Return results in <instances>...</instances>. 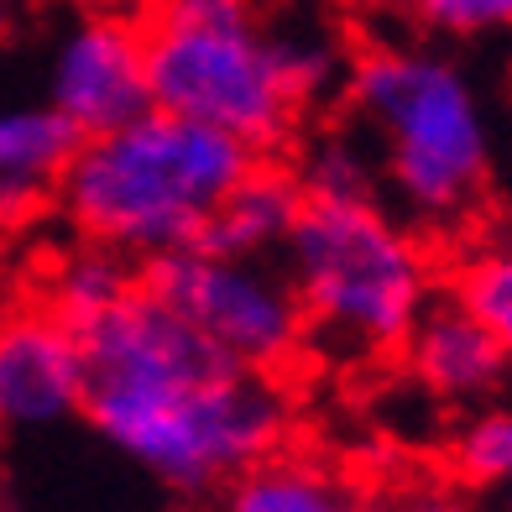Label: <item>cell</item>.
<instances>
[{
  "label": "cell",
  "instance_id": "obj_8",
  "mask_svg": "<svg viewBox=\"0 0 512 512\" xmlns=\"http://www.w3.org/2000/svg\"><path fill=\"white\" fill-rule=\"evenodd\" d=\"M84 340L53 309H16L0 319V434L53 429L84 413Z\"/></svg>",
  "mask_w": 512,
  "mask_h": 512
},
{
  "label": "cell",
  "instance_id": "obj_21",
  "mask_svg": "<svg viewBox=\"0 0 512 512\" xmlns=\"http://www.w3.org/2000/svg\"><path fill=\"white\" fill-rule=\"evenodd\" d=\"M32 6H58V11H105L115 0H32Z\"/></svg>",
  "mask_w": 512,
  "mask_h": 512
},
{
  "label": "cell",
  "instance_id": "obj_17",
  "mask_svg": "<svg viewBox=\"0 0 512 512\" xmlns=\"http://www.w3.org/2000/svg\"><path fill=\"white\" fill-rule=\"evenodd\" d=\"M450 465L471 486H512V403H481L450 439Z\"/></svg>",
  "mask_w": 512,
  "mask_h": 512
},
{
  "label": "cell",
  "instance_id": "obj_14",
  "mask_svg": "<svg viewBox=\"0 0 512 512\" xmlns=\"http://www.w3.org/2000/svg\"><path fill=\"white\" fill-rule=\"evenodd\" d=\"M131 288H136V277H131L126 256L84 241L79 251H68L63 262L53 267V277H48V309L58 319H68L74 330H84V324H95L105 309L121 304Z\"/></svg>",
  "mask_w": 512,
  "mask_h": 512
},
{
  "label": "cell",
  "instance_id": "obj_13",
  "mask_svg": "<svg viewBox=\"0 0 512 512\" xmlns=\"http://www.w3.org/2000/svg\"><path fill=\"white\" fill-rule=\"evenodd\" d=\"M215 512H361L356 492L314 460L272 455L220 486Z\"/></svg>",
  "mask_w": 512,
  "mask_h": 512
},
{
  "label": "cell",
  "instance_id": "obj_7",
  "mask_svg": "<svg viewBox=\"0 0 512 512\" xmlns=\"http://www.w3.org/2000/svg\"><path fill=\"white\" fill-rule=\"evenodd\" d=\"M48 105L74 126L79 142L131 126L152 110L147 42L142 21L121 11H79L53 42L48 58Z\"/></svg>",
  "mask_w": 512,
  "mask_h": 512
},
{
  "label": "cell",
  "instance_id": "obj_9",
  "mask_svg": "<svg viewBox=\"0 0 512 512\" xmlns=\"http://www.w3.org/2000/svg\"><path fill=\"white\" fill-rule=\"evenodd\" d=\"M403 356L413 382L439 403H460V408H481L492 403L502 382L512 377V361L497 345V335L460 304V298H434L418 314V324L403 340Z\"/></svg>",
  "mask_w": 512,
  "mask_h": 512
},
{
  "label": "cell",
  "instance_id": "obj_18",
  "mask_svg": "<svg viewBox=\"0 0 512 512\" xmlns=\"http://www.w3.org/2000/svg\"><path fill=\"white\" fill-rule=\"evenodd\" d=\"M418 21L434 37H497L512 32V0H424Z\"/></svg>",
  "mask_w": 512,
  "mask_h": 512
},
{
  "label": "cell",
  "instance_id": "obj_6",
  "mask_svg": "<svg viewBox=\"0 0 512 512\" xmlns=\"http://www.w3.org/2000/svg\"><path fill=\"white\" fill-rule=\"evenodd\" d=\"M142 288L168 304L189 330H199L225 361L246 371H283L309 340L304 304L267 256H220V251H168L152 256Z\"/></svg>",
  "mask_w": 512,
  "mask_h": 512
},
{
  "label": "cell",
  "instance_id": "obj_22",
  "mask_svg": "<svg viewBox=\"0 0 512 512\" xmlns=\"http://www.w3.org/2000/svg\"><path fill=\"white\" fill-rule=\"evenodd\" d=\"M6 21H11V11H6V0H0V32H6Z\"/></svg>",
  "mask_w": 512,
  "mask_h": 512
},
{
  "label": "cell",
  "instance_id": "obj_20",
  "mask_svg": "<svg viewBox=\"0 0 512 512\" xmlns=\"http://www.w3.org/2000/svg\"><path fill=\"white\" fill-rule=\"evenodd\" d=\"M351 6L366 11V16H382V21H403V16L424 11V0H351Z\"/></svg>",
  "mask_w": 512,
  "mask_h": 512
},
{
  "label": "cell",
  "instance_id": "obj_10",
  "mask_svg": "<svg viewBox=\"0 0 512 512\" xmlns=\"http://www.w3.org/2000/svg\"><path fill=\"white\" fill-rule=\"evenodd\" d=\"M304 189H298L293 168H272V162H256V168L230 189V199L209 215L199 246L220 251V256H272L283 251L298 215H304Z\"/></svg>",
  "mask_w": 512,
  "mask_h": 512
},
{
  "label": "cell",
  "instance_id": "obj_15",
  "mask_svg": "<svg viewBox=\"0 0 512 512\" xmlns=\"http://www.w3.org/2000/svg\"><path fill=\"white\" fill-rule=\"evenodd\" d=\"M293 173L304 199H377V157L345 131L309 142Z\"/></svg>",
  "mask_w": 512,
  "mask_h": 512
},
{
  "label": "cell",
  "instance_id": "obj_3",
  "mask_svg": "<svg viewBox=\"0 0 512 512\" xmlns=\"http://www.w3.org/2000/svg\"><path fill=\"white\" fill-rule=\"evenodd\" d=\"M345 100L377 131L382 178L413 220L471 215L492 178V131L460 63L413 42H377L351 58Z\"/></svg>",
  "mask_w": 512,
  "mask_h": 512
},
{
  "label": "cell",
  "instance_id": "obj_19",
  "mask_svg": "<svg viewBox=\"0 0 512 512\" xmlns=\"http://www.w3.org/2000/svg\"><path fill=\"white\" fill-rule=\"evenodd\" d=\"M361 512H471L455 492H439V486H413V492L398 497H382L377 507H361Z\"/></svg>",
  "mask_w": 512,
  "mask_h": 512
},
{
  "label": "cell",
  "instance_id": "obj_2",
  "mask_svg": "<svg viewBox=\"0 0 512 512\" xmlns=\"http://www.w3.org/2000/svg\"><path fill=\"white\" fill-rule=\"evenodd\" d=\"M256 162L262 157L236 136L147 110L131 126L74 147L58 173V204L89 246L152 262L199 246L209 215Z\"/></svg>",
  "mask_w": 512,
  "mask_h": 512
},
{
  "label": "cell",
  "instance_id": "obj_12",
  "mask_svg": "<svg viewBox=\"0 0 512 512\" xmlns=\"http://www.w3.org/2000/svg\"><path fill=\"white\" fill-rule=\"evenodd\" d=\"M262 21L272 37V53L304 105L324 100L335 84H345L351 53H345V32L324 0H277L272 11H262Z\"/></svg>",
  "mask_w": 512,
  "mask_h": 512
},
{
  "label": "cell",
  "instance_id": "obj_4",
  "mask_svg": "<svg viewBox=\"0 0 512 512\" xmlns=\"http://www.w3.org/2000/svg\"><path fill=\"white\" fill-rule=\"evenodd\" d=\"M283 272L309 330L356 356L403 351L434 304L429 251L382 199H309L283 246Z\"/></svg>",
  "mask_w": 512,
  "mask_h": 512
},
{
  "label": "cell",
  "instance_id": "obj_11",
  "mask_svg": "<svg viewBox=\"0 0 512 512\" xmlns=\"http://www.w3.org/2000/svg\"><path fill=\"white\" fill-rule=\"evenodd\" d=\"M79 136L53 105L0 110V220H16L58 183L63 162L74 157Z\"/></svg>",
  "mask_w": 512,
  "mask_h": 512
},
{
  "label": "cell",
  "instance_id": "obj_16",
  "mask_svg": "<svg viewBox=\"0 0 512 512\" xmlns=\"http://www.w3.org/2000/svg\"><path fill=\"white\" fill-rule=\"evenodd\" d=\"M450 298H460V304L497 335V345L512 361V241L476 246L471 256H465V262L455 267Z\"/></svg>",
  "mask_w": 512,
  "mask_h": 512
},
{
  "label": "cell",
  "instance_id": "obj_1",
  "mask_svg": "<svg viewBox=\"0 0 512 512\" xmlns=\"http://www.w3.org/2000/svg\"><path fill=\"white\" fill-rule=\"evenodd\" d=\"M79 340L89 361L84 418L168 492L209 497L283 455L293 429L283 387L267 371L225 361L147 288H131Z\"/></svg>",
  "mask_w": 512,
  "mask_h": 512
},
{
  "label": "cell",
  "instance_id": "obj_5",
  "mask_svg": "<svg viewBox=\"0 0 512 512\" xmlns=\"http://www.w3.org/2000/svg\"><path fill=\"white\" fill-rule=\"evenodd\" d=\"M142 42L152 110L215 126L256 157L288 147L304 100L272 53L256 0H152Z\"/></svg>",
  "mask_w": 512,
  "mask_h": 512
}]
</instances>
